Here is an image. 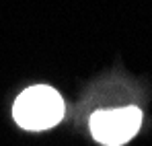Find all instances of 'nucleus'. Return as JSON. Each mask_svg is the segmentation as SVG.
Segmentation results:
<instances>
[{"label": "nucleus", "instance_id": "f257e3e1", "mask_svg": "<svg viewBox=\"0 0 152 146\" xmlns=\"http://www.w3.org/2000/svg\"><path fill=\"white\" fill-rule=\"evenodd\" d=\"M12 117L23 130H50L64 117V101L60 93L48 84L29 87L15 101Z\"/></svg>", "mask_w": 152, "mask_h": 146}, {"label": "nucleus", "instance_id": "f03ea898", "mask_svg": "<svg viewBox=\"0 0 152 146\" xmlns=\"http://www.w3.org/2000/svg\"><path fill=\"white\" fill-rule=\"evenodd\" d=\"M142 125V111L134 105L121 109H101L91 115V134L105 146H121L129 142Z\"/></svg>", "mask_w": 152, "mask_h": 146}]
</instances>
